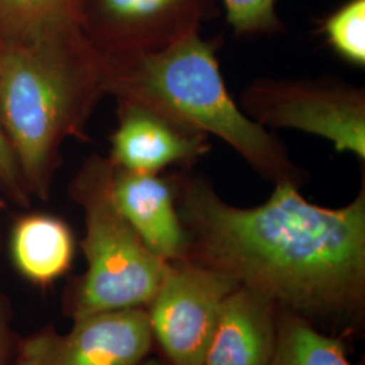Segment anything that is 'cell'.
Here are the masks:
<instances>
[{"mask_svg": "<svg viewBox=\"0 0 365 365\" xmlns=\"http://www.w3.org/2000/svg\"><path fill=\"white\" fill-rule=\"evenodd\" d=\"M188 235L185 259L229 276L276 309L307 321H344L365 300V188L349 205L327 209L277 182L257 207L222 200L197 176H173Z\"/></svg>", "mask_w": 365, "mask_h": 365, "instance_id": "cell-1", "label": "cell"}, {"mask_svg": "<svg viewBox=\"0 0 365 365\" xmlns=\"http://www.w3.org/2000/svg\"><path fill=\"white\" fill-rule=\"evenodd\" d=\"M105 56L80 25L34 37L0 34V120L30 197L48 199L69 137H83L107 93Z\"/></svg>", "mask_w": 365, "mask_h": 365, "instance_id": "cell-2", "label": "cell"}, {"mask_svg": "<svg viewBox=\"0 0 365 365\" xmlns=\"http://www.w3.org/2000/svg\"><path fill=\"white\" fill-rule=\"evenodd\" d=\"M215 51L217 46L196 31L158 52L105 57L107 93L118 103L146 106L215 135L264 179L299 187L304 172L292 163L283 144L232 99Z\"/></svg>", "mask_w": 365, "mask_h": 365, "instance_id": "cell-3", "label": "cell"}, {"mask_svg": "<svg viewBox=\"0 0 365 365\" xmlns=\"http://www.w3.org/2000/svg\"><path fill=\"white\" fill-rule=\"evenodd\" d=\"M114 165L108 157H88L71 184L83 210L87 261L69 298L73 321L92 314L145 309L156 294L168 261L148 248L118 207L113 191Z\"/></svg>", "mask_w": 365, "mask_h": 365, "instance_id": "cell-4", "label": "cell"}, {"mask_svg": "<svg viewBox=\"0 0 365 365\" xmlns=\"http://www.w3.org/2000/svg\"><path fill=\"white\" fill-rule=\"evenodd\" d=\"M241 110L262 128H286L330 140L365 158V93L327 81L262 78L241 93Z\"/></svg>", "mask_w": 365, "mask_h": 365, "instance_id": "cell-5", "label": "cell"}, {"mask_svg": "<svg viewBox=\"0 0 365 365\" xmlns=\"http://www.w3.org/2000/svg\"><path fill=\"white\" fill-rule=\"evenodd\" d=\"M233 279L195 261H168L155 297L145 307L153 341L170 365H202Z\"/></svg>", "mask_w": 365, "mask_h": 365, "instance_id": "cell-6", "label": "cell"}, {"mask_svg": "<svg viewBox=\"0 0 365 365\" xmlns=\"http://www.w3.org/2000/svg\"><path fill=\"white\" fill-rule=\"evenodd\" d=\"M212 0H83L80 26L105 57L155 53L200 31Z\"/></svg>", "mask_w": 365, "mask_h": 365, "instance_id": "cell-7", "label": "cell"}, {"mask_svg": "<svg viewBox=\"0 0 365 365\" xmlns=\"http://www.w3.org/2000/svg\"><path fill=\"white\" fill-rule=\"evenodd\" d=\"M153 336L145 309L92 314L61 334L43 329L22 339L13 365H141Z\"/></svg>", "mask_w": 365, "mask_h": 365, "instance_id": "cell-8", "label": "cell"}, {"mask_svg": "<svg viewBox=\"0 0 365 365\" xmlns=\"http://www.w3.org/2000/svg\"><path fill=\"white\" fill-rule=\"evenodd\" d=\"M118 128L110 161L123 170L158 173L170 165H191L210 150L209 135L155 108L118 103Z\"/></svg>", "mask_w": 365, "mask_h": 365, "instance_id": "cell-9", "label": "cell"}, {"mask_svg": "<svg viewBox=\"0 0 365 365\" xmlns=\"http://www.w3.org/2000/svg\"><path fill=\"white\" fill-rule=\"evenodd\" d=\"M113 191L120 212L157 257L185 259L188 235L178 211L172 180L158 173L114 167Z\"/></svg>", "mask_w": 365, "mask_h": 365, "instance_id": "cell-10", "label": "cell"}, {"mask_svg": "<svg viewBox=\"0 0 365 365\" xmlns=\"http://www.w3.org/2000/svg\"><path fill=\"white\" fill-rule=\"evenodd\" d=\"M276 339V307L248 288L225 299L202 365H268Z\"/></svg>", "mask_w": 365, "mask_h": 365, "instance_id": "cell-11", "label": "cell"}, {"mask_svg": "<svg viewBox=\"0 0 365 365\" xmlns=\"http://www.w3.org/2000/svg\"><path fill=\"white\" fill-rule=\"evenodd\" d=\"M10 252L19 274L27 282L45 287L69 271L75 240L66 222L49 214L33 212L15 222Z\"/></svg>", "mask_w": 365, "mask_h": 365, "instance_id": "cell-12", "label": "cell"}, {"mask_svg": "<svg viewBox=\"0 0 365 365\" xmlns=\"http://www.w3.org/2000/svg\"><path fill=\"white\" fill-rule=\"evenodd\" d=\"M268 365H353L341 339L298 314L276 309V339Z\"/></svg>", "mask_w": 365, "mask_h": 365, "instance_id": "cell-13", "label": "cell"}, {"mask_svg": "<svg viewBox=\"0 0 365 365\" xmlns=\"http://www.w3.org/2000/svg\"><path fill=\"white\" fill-rule=\"evenodd\" d=\"M83 0H0V34L34 37L80 25Z\"/></svg>", "mask_w": 365, "mask_h": 365, "instance_id": "cell-14", "label": "cell"}, {"mask_svg": "<svg viewBox=\"0 0 365 365\" xmlns=\"http://www.w3.org/2000/svg\"><path fill=\"white\" fill-rule=\"evenodd\" d=\"M322 31L327 43L353 66H365V0H349L329 15Z\"/></svg>", "mask_w": 365, "mask_h": 365, "instance_id": "cell-15", "label": "cell"}, {"mask_svg": "<svg viewBox=\"0 0 365 365\" xmlns=\"http://www.w3.org/2000/svg\"><path fill=\"white\" fill-rule=\"evenodd\" d=\"M235 34L274 33L282 24L274 11L276 0H222Z\"/></svg>", "mask_w": 365, "mask_h": 365, "instance_id": "cell-16", "label": "cell"}, {"mask_svg": "<svg viewBox=\"0 0 365 365\" xmlns=\"http://www.w3.org/2000/svg\"><path fill=\"white\" fill-rule=\"evenodd\" d=\"M0 191L9 196L14 203L29 206L30 195L27 194L18 163L14 156L11 145L3 130L0 120Z\"/></svg>", "mask_w": 365, "mask_h": 365, "instance_id": "cell-17", "label": "cell"}, {"mask_svg": "<svg viewBox=\"0 0 365 365\" xmlns=\"http://www.w3.org/2000/svg\"><path fill=\"white\" fill-rule=\"evenodd\" d=\"M11 353V337L7 317L0 302V365H9Z\"/></svg>", "mask_w": 365, "mask_h": 365, "instance_id": "cell-18", "label": "cell"}]
</instances>
